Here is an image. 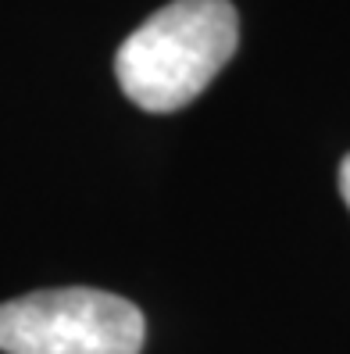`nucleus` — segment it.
Listing matches in <instances>:
<instances>
[{
    "label": "nucleus",
    "mask_w": 350,
    "mask_h": 354,
    "mask_svg": "<svg viewBox=\"0 0 350 354\" xmlns=\"http://www.w3.org/2000/svg\"><path fill=\"white\" fill-rule=\"evenodd\" d=\"M143 311L90 286L36 290L0 304L4 354H139Z\"/></svg>",
    "instance_id": "f03ea898"
},
{
    "label": "nucleus",
    "mask_w": 350,
    "mask_h": 354,
    "mask_svg": "<svg viewBox=\"0 0 350 354\" xmlns=\"http://www.w3.org/2000/svg\"><path fill=\"white\" fill-rule=\"evenodd\" d=\"M340 194H343V201L350 207V154L340 161Z\"/></svg>",
    "instance_id": "7ed1b4c3"
},
{
    "label": "nucleus",
    "mask_w": 350,
    "mask_h": 354,
    "mask_svg": "<svg viewBox=\"0 0 350 354\" xmlns=\"http://www.w3.org/2000/svg\"><path fill=\"white\" fill-rule=\"evenodd\" d=\"M240 44V15L229 0H172L118 47L115 75L143 111L168 115L225 68Z\"/></svg>",
    "instance_id": "f257e3e1"
}]
</instances>
